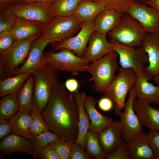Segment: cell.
Listing matches in <instances>:
<instances>
[{
  "label": "cell",
  "instance_id": "obj_19",
  "mask_svg": "<svg viewBox=\"0 0 159 159\" xmlns=\"http://www.w3.org/2000/svg\"><path fill=\"white\" fill-rule=\"evenodd\" d=\"M51 42L47 40L36 39L34 41L27 59L22 65L15 70L14 75L24 72L33 74L42 66L44 50L47 45Z\"/></svg>",
  "mask_w": 159,
  "mask_h": 159
},
{
  "label": "cell",
  "instance_id": "obj_39",
  "mask_svg": "<svg viewBox=\"0 0 159 159\" xmlns=\"http://www.w3.org/2000/svg\"><path fill=\"white\" fill-rule=\"evenodd\" d=\"M147 135L154 159H159V131L150 130Z\"/></svg>",
  "mask_w": 159,
  "mask_h": 159
},
{
  "label": "cell",
  "instance_id": "obj_7",
  "mask_svg": "<svg viewBox=\"0 0 159 159\" xmlns=\"http://www.w3.org/2000/svg\"><path fill=\"white\" fill-rule=\"evenodd\" d=\"M82 22L74 14L54 17L45 24L38 40H47L51 42H61L74 36Z\"/></svg>",
  "mask_w": 159,
  "mask_h": 159
},
{
  "label": "cell",
  "instance_id": "obj_36",
  "mask_svg": "<svg viewBox=\"0 0 159 159\" xmlns=\"http://www.w3.org/2000/svg\"><path fill=\"white\" fill-rule=\"evenodd\" d=\"M74 143L72 141H67L61 139L49 144L61 159H69Z\"/></svg>",
  "mask_w": 159,
  "mask_h": 159
},
{
  "label": "cell",
  "instance_id": "obj_37",
  "mask_svg": "<svg viewBox=\"0 0 159 159\" xmlns=\"http://www.w3.org/2000/svg\"><path fill=\"white\" fill-rule=\"evenodd\" d=\"M103 4L106 8L112 9L124 12L128 4L132 0H90Z\"/></svg>",
  "mask_w": 159,
  "mask_h": 159
},
{
  "label": "cell",
  "instance_id": "obj_38",
  "mask_svg": "<svg viewBox=\"0 0 159 159\" xmlns=\"http://www.w3.org/2000/svg\"><path fill=\"white\" fill-rule=\"evenodd\" d=\"M107 159H130L127 141L123 140L117 149L112 153L107 154Z\"/></svg>",
  "mask_w": 159,
  "mask_h": 159
},
{
  "label": "cell",
  "instance_id": "obj_33",
  "mask_svg": "<svg viewBox=\"0 0 159 159\" xmlns=\"http://www.w3.org/2000/svg\"><path fill=\"white\" fill-rule=\"evenodd\" d=\"M34 156H39L42 150L49 144L58 140L61 138L57 134L49 130L38 135H33Z\"/></svg>",
  "mask_w": 159,
  "mask_h": 159
},
{
  "label": "cell",
  "instance_id": "obj_34",
  "mask_svg": "<svg viewBox=\"0 0 159 159\" xmlns=\"http://www.w3.org/2000/svg\"><path fill=\"white\" fill-rule=\"evenodd\" d=\"M30 115L31 120L30 128L32 135L39 134L49 130L42 112L33 109Z\"/></svg>",
  "mask_w": 159,
  "mask_h": 159
},
{
  "label": "cell",
  "instance_id": "obj_20",
  "mask_svg": "<svg viewBox=\"0 0 159 159\" xmlns=\"http://www.w3.org/2000/svg\"><path fill=\"white\" fill-rule=\"evenodd\" d=\"M97 100L91 95H86L84 105L90 122L88 130L99 134L114 121L110 117L101 114L95 107Z\"/></svg>",
  "mask_w": 159,
  "mask_h": 159
},
{
  "label": "cell",
  "instance_id": "obj_3",
  "mask_svg": "<svg viewBox=\"0 0 159 159\" xmlns=\"http://www.w3.org/2000/svg\"><path fill=\"white\" fill-rule=\"evenodd\" d=\"M39 33L22 40H15L12 45L0 53L1 80L14 76L15 70L27 58L33 42L39 37Z\"/></svg>",
  "mask_w": 159,
  "mask_h": 159
},
{
  "label": "cell",
  "instance_id": "obj_25",
  "mask_svg": "<svg viewBox=\"0 0 159 159\" xmlns=\"http://www.w3.org/2000/svg\"><path fill=\"white\" fill-rule=\"evenodd\" d=\"M45 25L17 17L16 25L11 31L15 40H22L41 33Z\"/></svg>",
  "mask_w": 159,
  "mask_h": 159
},
{
  "label": "cell",
  "instance_id": "obj_14",
  "mask_svg": "<svg viewBox=\"0 0 159 159\" xmlns=\"http://www.w3.org/2000/svg\"><path fill=\"white\" fill-rule=\"evenodd\" d=\"M141 47L148 57L149 64L145 67V73L149 80L159 74V34L146 33Z\"/></svg>",
  "mask_w": 159,
  "mask_h": 159
},
{
  "label": "cell",
  "instance_id": "obj_16",
  "mask_svg": "<svg viewBox=\"0 0 159 159\" xmlns=\"http://www.w3.org/2000/svg\"><path fill=\"white\" fill-rule=\"evenodd\" d=\"M100 145L105 153L114 151L124 140L123 127L120 120L114 121L98 134Z\"/></svg>",
  "mask_w": 159,
  "mask_h": 159
},
{
  "label": "cell",
  "instance_id": "obj_28",
  "mask_svg": "<svg viewBox=\"0 0 159 159\" xmlns=\"http://www.w3.org/2000/svg\"><path fill=\"white\" fill-rule=\"evenodd\" d=\"M31 120V115L18 111L10 119L12 132L24 137L32 142L33 135L30 128Z\"/></svg>",
  "mask_w": 159,
  "mask_h": 159
},
{
  "label": "cell",
  "instance_id": "obj_40",
  "mask_svg": "<svg viewBox=\"0 0 159 159\" xmlns=\"http://www.w3.org/2000/svg\"><path fill=\"white\" fill-rule=\"evenodd\" d=\"M15 40L11 30L0 33V53L9 48Z\"/></svg>",
  "mask_w": 159,
  "mask_h": 159
},
{
  "label": "cell",
  "instance_id": "obj_2",
  "mask_svg": "<svg viewBox=\"0 0 159 159\" xmlns=\"http://www.w3.org/2000/svg\"><path fill=\"white\" fill-rule=\"evenodd\" d=\"M58 70L44 64L33 74V108L42 112L59 83Z\"/></svg>",
  "mask_w": 159,
  "mask_h": 159
},
{
  "label": "cell",
  "instance_id": "obj_10",
  "mask_svg": "<svg viewBox=\"0 0 159 159\" xmlns=\"http://www.w3.org/2000/svg\"><path fill=\"white\" fill-rule=\"evenodd\" d=\"M124 12L136 19L146 33L159 34V12L153 8L132 0L126 7Z\"/></svg>",
  "mask_w": 159,
  "mask_h": 159
},
{
  "label": "cell",
  "instance_id": "obj_8",
  "mask_svg": "<svg viewBox=\"0 0 159 159\" xmlns=\"http://www.w3.org/2000/svg\"><path fill=\"white\" fill-rule=\"evenodd\" d=\"M60 50L44 52L42 65L47 63L55 69L68 72L74 75H77L79 72H87L89 63L84 59L68 49L64 48Z\"/></svg>",
  "mask_w": 159,
  "mask_h": 159
},
{
  "label": "cell",
  "instance_id": "obj_27",
  "mask_svg": "<svg viewBox=\"0 0 159 159\" xmlns=\"http://www.w3.org/2000/svg\"><path fill=\"white\" fill-rule=\"evenodd\" d=\"M34 77L29 76L21 88L18 92L19 111L30 115L33 110L32 105Z\"/></svg>",
  "mask_w": 159,
  "mask_h": 159
},
{
  "label": "cell",
  "instance_id": "obj_17",
  "mask_svg": "<svg viewBox=\"0 0 159 159\" xmlns=\"http://www.w3.org/2000/svg\"><path fill=\"white\" fill-rule=\"evenodd\" d=\"M144 99L137 98L133 108L142 126L150 130L159 131V110L153 108Z\"/></svg>",
  "mask_w": 159,
  "mask_h": 159
},
{
  "label": "cell",
  "instance_id": "obj_23",
  "mask_svg": "<svg viewBox=\"0 0 159 159\" xmlns=\"http://www.w3.org/2000/svg\"><path fill=\"white\" fill-rule=\"evenodd\" d=\"M145 72L136 75L133 87L137 98L154 104H159V87L149 82Z\"/></svg>",
  "mask_w": 159,
  "mask_h": 159
},
{
  "label": "cell",
  "instance_id": "obj_49",
  "mask_svg": "<svg viewBox=\"0 0 159 159\" xmlns=\"http://www.w3.org/2000/svg\"><path fill=\"white\" fill-rule=\"evenodd\" d=\"M152 79L158 84V86L159 87V74L154 76Z\"/></svg>",
  "mask_w": 159,
  "mask_h": 159
},
{
  "label": "cell",
  "instance_id": "obj_18",
  "mask_svg": "<svg viewBox=\"0 0 159 159\" xmlns=\"http://www.w3.org/2000/svg\"><path fill=\"white\" fill-rule=\"evenodd\" d=\"M130 159H154L147 134L143 130L133 135L127 142Z\"/></svg>",
  "mask_w": 159,
  "mask_h": 159
},
{
  "label": "cell",
  "instance_id": "obj_6",
  "mask_svg": "<svg viewBox=\"0 0 159 159\" xmlns=\"http://www.w3.org/2000/svg\"><path fill=\"white\" fill-rule=\"evenodd\" d=\"M146 33L144 28L136 19L124 12L117 26L107 34L110 39L122 44L140 47Z\"/></svg>",
  "mask_w": 159,
  "mask_h": 159
},
{
  "label": "cell",
  "instance_id": "obj_21",
  "mask_svg": "<svg viewBox=\"0 0 159 159\" xmlns=\"http://www.w3.org/2000/svg\"><path fill=\"white\" fill-rule=\"evenodd\" d=\"M0 151L4 154L24 152L33 155L34 145L31 140L13 133L4 138L1 141Z\"/></svg>",
  "mask_w": 159,
  "mask_h": 159
},
{
  "label": "cell",
  "instance_id": "obj_5",
  "mask_svg": "<svg viewBox=\"0 0 159 159\" xmlns=\"http://www.w3.org/2000/svg\"><path fill=\"white\" fill-rule=\"evenodd\" d=\"M135 79V74L132 69L121 67L112 81L103 93L105 96L113 102L115 115L119 116L123 111L126 97L134 87Z\"/></svg>",
  "mask_w": 159,
  "mask_h": 159
},
{
  "label": "cell",
  "instance_id": "obj_11",
  "mask_svg": "<svg viewBox=\"0 0 159 159\" xmlns=\"http://www.w3.org/2000/svg\"><path fill=\"white\" fill-rule=\"evenodd\" d=\"M50 5L39 2L24 4L14 3L6 9L18 17L46 24L54 17L51 10Z\"/></svg>",
  "mask_w": 159,
  "mask_h": 159
},
{
  "label": "cell",
  "instance_id": "obj_50",
  "mask_svg": "<svg viewBox=\"0 0 159 159\" xmlns=\"http://www.w3.org/2000/svg\"><path fill=\"white\" fill-rule=\"evenodd\" d=\"M140 3L147 5L148 2L149 0H135Z\"/></svg>",
  "mask_w": 159,
  "mask_h": 159
},
{
  "label": "cell",
  "instance_id": "obj_35",
  "mask_svg": "<svg viewBox=\"0 0 159 159\" xmlns=\"http://www.w3.org/2000/svg\"><path fill=\"white\" fill-rule=\"evenodd\" d=\"M17 18L13 12L6 9L1 10L0 33L12 30L16 25Z\"/></svg>",
  "mask_w": 159,
  "mask_h": 159
},
{
  "label": "cell",
  "instance_id": "obj_46",
  "mask_svg": "<svg viewBox=\"0 0 159 159\" xmlns=\"http://www.w3.org/2000/svg\"><path fill=\"white\" fill-rule=\"evenodd\" d=\"M56 0H20L17 3L20 4H24L33 2H39L51 5Z\"/></svg>",
  "mask_w": 159,
  "mask_h": 159
},
{
  "label": "cell",
  "instance_id": "obj_9",
  "mask_svg": "<svg viewBox=\"0 0 159 159\" xmlns=\"http://www.w3.org/2000/svg\"><path fill=\"white\" fill-rule=\"evenodd\" d=\"M109 41L118 54L121 67L132 69L136 75L145 72V66L148 64L149 60L147 54L141 47L124 45L111 39Z\"/></svg>",
  "mask_w": 159,
  "mask_h": 159
},
{
  "label": "cell",
  "instance_id": "obj_12",
  "mask_svg": "<svg viewBox=\"0 0 159 159\" xmlns=\"http://www.w3.org/2000/svg\"><path fill=\"white\" fill-rule=\"evenodd\" d=\"M94 31L93 20L82 22L79 32L76 35L61 42H54L53 48L55 50L67 49L82 58L90 38Z\"/></svg>",
  "mask_w": 159,
  "mask_h": 159
},
{
  "label": "cell",
  "instance_id": "obj_1",
  "mask_svg": "<svg viewBox=\"0 0 159 159\" xmlns=\"http://www.w3.org/2000/svg\"><path fill=\"white\" fill-rule=\"evenodd\" d=\"M42 113L49 130L65 141L75 142L78 133V107L73 93L64 84L59 83Z\"/></svg>",
  "mask_w": 159,
  "mask_h": 159
},
{
  "label": "cell",
  "instance_id": "obj_41",
  "mask_svg": "<svg viewBox=\"0 0 159 159\" xmlns=\"http://www.w3.org/2000/svg\"><path fill=\"white\" fill-rule=\"evenodd\" d=\"M85 149L78 144L74 143L71 151L69 159H93Z\"/></svg>",
  "mask_w": 159,
  "mask_h": 159
},
{
  "label": "cell",
  "instance_id": "obj_48",
  "mask_svg": "<svg viewBox=\"0 0 159 159\" xmlns=\"http://www.w3.org/2000/svg\"><path fill=\"white\" fill-rule=\"evenodd\" d=\"M147 5L153 8L159 12V0H149Z\"/></svg>",
  "mask_w": 159,
  "mask_h": 159
},
{
  "label": "cell",
  "instance_id": "obj_30",
  "mask_svg": "<svg viewBox=\"0 0 159 159\" xmlns=\"http://www.w3.org/2000/svg\"><path fill=\"white\" fill-rule=\"evenodd\" d=\"M18 92L8 94L0 101V118L10 120L19 111Z\"/></svg>",
  "mask_w": 159,
  "mask_h": 159
},
{
  "label": "cell",
  "instance_id": "obj_24",
  "mask_svg": "<svg viewBox=\"0 0 159 159\" xmlns=\"http://www.w3.org/2000/svg\"><path fill=\"white\" fill-rule=\"evenodd\" d=\"M73 95L77 104L79 116L78 135L75 143L80 145L85 150L86 135L90 122L84 105L87 95L84 92H80L79 89L73 93Z\"/></svg>",
  "mask_w": 159,
  "mask_h": 159
},
{
  "label": "cell",
  "instance_id": "obj_44",
  "mask_svg": "<svg viewBox=\"0 0 159 159\" xmlns=\"http://www.w3.org/2000/svg\"><path fill=\"white\" fill-rule=\"evenodd\" d=\"M114 103L109 97L105 96L101 98L98 103V106L102 110L108 112L111 110L114 107Z\"/></svg>",
  "mask_w": 159,
  "mask_h": 159
},
{
  "label": "cell",
  "instance_id": "obj_31",
  "mask_svg": "<svg viewBox=\"0 0 159 159\" xmlns=\"http://www.w3.org/2000/svg\"><path fill=\"white\" fill-rule=\"evenodd\" d=\"M85 145V150L94 158L107 159V154L100 145L97 133L88 130L86 133Z\"/></svg>",
  "mask_w": 159,
  "mask_h": 159
},
{
  "label": "cell",
  "instance_id": "obj_15",
  "mask_svg": "<svg viewBox=\"0 0 159 159\" xmlns=\"http://www.w3.org/2000/svg\"><path fill=\"white\" fill-rule=\"evenodd\" d=\"M82 57L88 63L96 61L114 50L106 34L94 31L89 39Z\"/></svg>",
  "mask_w": 159,
  "mask_h": 159
},
{
  "label": "cell",
  "instance_id": "obj_29",
  "mask_svg": "<svg viewBox=\"0 0 159 159\" xmlns=\"http://www.w3.org/2000/svg\"><path fill=\"white\" fill-rule=\"evenodd\" d=\"M31 74L29 72H24L1 80L0 97H2L10 93L18 92Z\"/></svg>",
  "mask_w": 159,
  "mask_h": 159
},
{
  "label": "cell",
  "instance_id": "obj_32",
  "mask_svg": "<svg viewBox=\"0 0 159 159\" xmlns=\"http://www.w3.org/2000/svg\"><path fill=\"white\" fill-rule=\"evenodd\" d=\"M82 0H56L50 5L51 12L54 17L72 15L79 4Z\"/></svg>",
  "mask_w": 159,
  "mask_h": 159
},
{
  "label": "cell",
  "instance_id": "obj_42",
  "mask_svg": "<svg viewBox=\"0 0 159 159\" xmlns=\"http://www.w3.org/2000/svg\"><path fill=\"white\" fill-rule=\"evenodd\" d=\"M39 156L43 159H61L52 146L49 144L41 151Z\"/></svg>",
  "mask_w": 159,
  "mask_h": 159
},
{
  "label": "cell",
  "instance_id": "obj_4",
  "mask_svg": "<svg viewBox=\"0 0 159 159\" xmlns=\"http://www.w3.org/2000/svg\"><path fill=\"white\" fill-rule=\"evenodd\" d=\"M117 53L114 50L89 64L87 72L94 82L93 90L103 93L115 78L118 68Z\"/></svg>",
  "mask_w": 159,
  "mask_h": 159
},
{
  "label": "cell",
  "instance_id": "obj_45",
  "mask_svg": "<svg viewBox=\"0 0 159 159\" xmlns=\"http://www.w3.org/2000/svg\"><path fill=\"white\" fill-rule=\"evenodd\" d=\"M64 84L67 90L72 93H74L79 89L78 82L75 79H67Z\"/></svg>",
  "mask_w": 159,
  "mask_h": 159
},
{
  "label": "cell",
  "instance_id": "obj_22",
  "mask_svg": "<svg viewBox=\"0 0 159 159\" xmlns=\"http://www.w3.org/2000/svg\"><path fill=\"white\" fill-rule=\"evenodd\" d=\"M123 13L113 9H105L97 15L93 20L94 31L107 34L117 26Z\"/></svg>",
  "mask_w": 159,
  "mask_h": 159
},
{
  "label": "cell",
  "instance_id": "obj_47",
  "mask_svg": "<svg viewBox=\"0 0 159 159\" xmlns=\"http://www.w3.org/2000/svg\"><path fill=\"white\" fill-rule=\"evenodd\" d=\"M20 0H0V10H3L10 5L17 3Z\"/></svg>",
  "mask_w": 159,
  "mask_h": 159
},
{
  "label": "cell",
  "instance_id": "obj_43",
  "mask_svg": "<svg viewBox=\"0 0 159 159\" xmlns=\"http://www.w3.org/2000/svg\"><path fill=\"white\" fill-rule=\"evenodd\" d=\"M12 132L9 121L0 118V139L4 138Z\"/></svg>",
  "mask_w": 159,
  "mask_h": 159
},
{
  "label": "cell",
  "instance_id": "obj_13",
  "mask_svg": "<svg viewBox=\"0 0 159 159\" xmlns=\"http://www.w3.org/2000/svg\"><path fill=\"white\" fill-rule=\"evenodd\" d=\"M137 98L132 87L129 92L128 98L123 111L119 115L123 127V138L127 142L136 133L143 130L142 125L133 108V103Z\"/></svg>",
  "mask_w": 159,
  "mask_h": 159
},
{
  "label": "cell",
  "instance_id": "obj_26",
  "mask_svg": "<svg viewBox=\"0 0 159 159\" xmlns=\"http://www.w3.org/2000/svg\"><path fill=\"white\" fill-rule=\"evenodd\" d=\"M105 6L98 2L90 0H83L78 5L73 14L82 22L94 20L101 11L105 9Z\"/></svg>",
  "mask_w": 159,
  "mask_h": 159
}]
</instances>
